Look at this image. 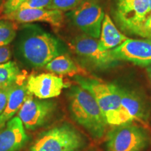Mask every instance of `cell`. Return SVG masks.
<instances>
[{
  "mask_svg": "<svg viewBox=\"0 0 151 151\" xmlns=\"http://www.w3.org/2000/svg\"><path fill=\"white\" fill-rule=\"evenodd\" d=\"M15 51L19 58L33 68L44 67L64 52L61 41L38 25L27 24L17 36Z\"/></svg>",
  "mask_w": 151,
  "mask_h": 151,
  "instance_id": "cell-1",
  "label": "cell"
},
{
  "mask_svg": "<svg viewBox=\"0 0 151 151\" xmlns=\"http://www.w3.org/2000/svg\"><path fill=\"white\" fill-rule=\"evenodd\" d=\"M67 95L69 109L73 120L86 129L94 139L102 138L108 124L93 96L79 86L71 87Z\"/></svg>",
  "mask_w": 151,
  "mask_h": 151,
  "instance_id": "cell-2",
  "label": "cell"
},
{
  "mask_svg": "<svg viewBox=\"0 0 151 151\" xmlns=\"http://www.w3.org/2000/svg\"><path fill=\"white\" fill-rule=\"evenodd\" d=\"M86 144V139L69 124H62L41 133L28 151H77Z\"/></svg>",
  "mask_w": 151,
  "mask_h": 151,
  "instance_id": "cell-3",
  "label": "cell"
},
{
  "mask_svg": "<svg viewBox=\"0 0 151 151\" xmlns=\"http://www.w3.org/2000/svg\"><path fill=\"white\" fill-rule=\"evenodd\" d=\"M120 104L118 110L106 119L108 125L116 127L132 123L145 122L150 116V106L146 97L138 90L119 86Z\"/></svg>",
  "mask_w": 151,
  "mask_h": 151,
  "instance_id": "cell-4",
  "label": "cell"
},
{
  "mask_svg": "<svg viewBox=\"0 0 151 151\" xmlns=\"http://www.w3.org/2000/svg\"><path fill=\"white\" fill-rule=\"evenodd\" d=\"M150 143L148 130L132 122L113 127L107 133L105 146L106 151H143Z\"/></svg>",
  "mask_w": 151,
  "mask_h": 151,
  "instance_id": "cell-5",
  "label": "cell"
},
{
  "mask_svg": "<svg viewBox=\"0 0 151 151\" xmlns=\"http://www.w3.org/2000/svg\"><path fill=\"white\" fill-rule=\"evenodd\" d=\"M69 45L81 63L87 67L106 70L118 65V61L113 58L110 50H104L97 39L86 34L76 36Z\"/></svg>",
  "mask_w": 151,
  "mask_h": 151,
  "instance_id": "cell-6",
  "label": "cell"
},
{
  "mask_svg": "<svg viewBox=\"0 0 151 151\" xmlns=\"http://www.w3.org/2000/svg\"><path fill=\"white\" fill-rule=\"evenodd\" d=\"M75 82L93 96L102 111L105 119L118 110L120 104L119 86L106 83L99 79L76 75L73 76Z\"/></svg>",
  "mask_w": 151,
  "mask_h": 151,
  "instance_id": "cell-7",
  "label": "cell"
},
{
  "mask_svg": "<svg viewBox=\"0 0 151 151\" xmlns=\"http://www.w3.org/2000/svg\"><path fill=\"white\" fill-rule=\"evenodd\" d=\"M104 15L98 0H84L76 8L67 13V16L83 33L99 39Z\"/></svg>",
  "mask_w": 151,
  "mask_h": 151,
  "instance_id": "cell-8",
  "label": "cell"
},
{
  "mask_svg": "<svg viewBox=\"0 0 151 151\" xmlns=\"http://www.w3.org/2000/svg\"><path fill=\"white\" fill-rule=\"evenodd\" d=\"M148 0H133L116 7L115 20L122 31L127 34L145 37L144 25L148 18Z\"/></svg>",
  "mask_w": 151,
  "mask_h": 151,
  "instance_id": "cell-9",
  "label": "cell"
},
{
  "mask_svg": "<svg viewBox=\"0 0 151 151\" xmlns=\"http://www.w3.org/2000/svg\"><path fill=\"white\" fill-rule=\"evenodd\" d=\"M55 108L53 101L34 98L29 94L18 112V116L25 129L35 130L45 124Z\"/></svg>",
  "mask_w": 151,
  "mask_h": 151,
  "instance_id": "cell-10",
  "label": "cell"
},
{
  "mask_svg": "<svg viewBox=\"0 0 151 151\" xmlns=\"http://www.w3.org/2000/svg\"><path fill=\"white\" fill-rule=\"evenodd\" d=\"M110 52L118 61L129 62L141 67L151 66V39H128Z\"/></svg>",
  "mask_w": 151,
  "mask_h": 151,
  "instance_id": "cell-11",
  "label": "cell"
},
{
  "mask_svg": "<svg viewBox=\"0 0 151 151\" xmlns=\"http://www.w3.org/2000/svg\"><path fill=\"white\" fill-rule=\"evenodd\" d=\"M70 83H66L61 76L52 73L32 74L27 78L28 92L38 99H48L58 97L64 88Z\"/></svg>",
  "mask_w": 151,
  "mask_h": 151,
  "instance_id": "cell-12",
  "label": "cell"
},
{
  "mask_svg": "<svg viewBox=\"0 0 151 151\" xmlns=\"http://www.w3.org/2000/svg\"><path fill=\"white\" fill-rule=\"evenodd\" d=\"M1 19H6L17 23H31L43 22L52 27H60L65 21V15L62 11L48 9H18Z\"/></svg>",
  "mask_w": 151,
  "mask_h": 151,
  "instance_id": "cell-13",
  "label": "cell"
},
{
  "mask_svg": "<svg viewBox=\"0 0 151 151\" xmlns=\"http://www.w3.org/2000/svg\"><path fill=\"white\" fill-rule=\"evenodd\" d=\"M27 140L24 127L18 116L10 119L0 129V151H19Z\"/></svg>",
  "mask_w": 151,
  "mask_h": 151,
  "instance_id": "cell-14",
  "label": "cell"
},
{
  "mask_svg": "<svg viewBox=\"0 0 151 151\" xmlns=\"http://www.w3.org/2000/svg\"><path fill=\"white\" fill-rule=\"evenodd\" d=\"M29 94L27 87V80H24V77L21 74L18 81L11 86L6 108L0 115V129L18 112Z\"/></svg>",
  "mask_w": 151,
  "mask_h": 151,
  "instance_id": "cell-15",
  "label": "cell"
},
{
  "mask_svg": "<svg viewBox=\"0 0 151 151\" xmlns=\"http://www.w3.org/2000/svg\"><path fill=\"white\" fill-rule=\"evenodd\" d=\"M99 39V44L101 48L104 50H110L120 46L129 38L122 35L117 29L109 15L106 14L104 17Z\"/></svg>",
  "mask_w": 151,
  "mask_h": 151,
  "instance_id": "cell-16",
  "label": "cell"
},
{
  "mask_svg": "<svg viewBox=\"0 0 151 151\" xmlns=\"http://www.w3.org/2000/svg\"><path fill=\"white\" fill-rule=\"evenodd\" d=\"M45 69L58 76H85L86 71L77 65L68 55H60L45 66Z\"/></svg>",
  "mask_w": 151,
  "mask_h": 151,
  "instance_id": "cell-17",
  "label": "cell"
},
{
  "mask_svg": "<svg viewBox=\"0 0 151 151\" xmlns=\"http://www.w3.org/2000/svg\"><path fill=\"white\" fill-rule=\"evenodd\" d=\"M20 75V69L15 62L9 61L0 65V88L4 89L11 86Z\"/></svg>",
  "mask_w": 151,
  "mask_h": 151,
  "instance_id": "cell-18",
  "label": "cell"
},
{
  "mask_svg": "<svg viewBox=\"0 0 151 151\" xmlns=\"http://www.w3.org/2000/svg\"><path fill=\"white\" fill-rule=\"evenodd\" d=\"M17 22L6 19H0V47L9 46L17 37Z\"/></svg>",
  "mask_w": 151,
  "mask_h": 151,
  "instance_id": "cell-19",
  "label": "cell"
},
{
  "mask_svg": "<svg viewBox=\"0 0 151 151\" xmlns=\"http://www.w3.org/2000/svg\"><path fill=\"white\" fill-rule=\"evenodd\" d=\"M84 0H52L46 9L58 10L62 12L71 11L83 1Z\"/></svg>",
  "mask_w": 151,
  "mask_h": 151,
  "instance_id": "cell-20",
  "label": "cell"
},
{
  "mask_svg": "<svg viewBox=\"0 0 151 151\" xmlns=\"http://www.w3.org/2000/svg\"><path fill=\"white\" fill-rule=\"evenodd\" d=\"M26 1L27 0H5L0 12L1 18L18 10L20 6Z\"/></svg>",
  "mask_w": 151,
  "mask_h": 151,
  "instance_id": "cell-21",
  "label": "cell"
},
{
  "mask_svg": "<svg viewBox=\"0 0 151 151\" xmlns=\"http://www.w3.org/2000/svg\"><path fill=\"white\" fill-rule=\"evenodd\" d=\"M51 1L52 0H27L18 9H46Z\"/></svg>",
  "mask_w": 151,
  "mask_h": 151,
  "instance_id": "cell-22",
  "label": "cell"
},
{
  "mask_svg": "<svg viewBox=\"0 0 151 151\" xmlns=\"http://www.w3.org/2000/svg\"><path fill=\"white\" fill-rule=\"evenodd\" d=\"M11 86L4 88V89L0 88V115L3 113L6 108L7 101H8L9 93L11 90Z\"/></svg>",
  "mask_w": 151,
  "mask_h": 151,
  "instance_id": "cell-23",
  "label": "cell"
},
{
  "mask_svg": "<svg viewBox=\"0 0 151 151\" xmlns=\"http://www.w3.org/2000/svg\"><path fill=\"white\" fill-rule=\"evenodd\" d=\"M12 57V52L9 46L0 47V65L10 61Z\"/></svg>",
  "mask_w": 151,
  "mask_h": 151,
  "instance_id": "cell-24",
  "label": "cell"
},
{
  "mask_svg": "<svg viewBox=\"0 0 151 151\" xmlns=\"http://www.w3.org/2000/svg\"><path fill=\"white\" fill-rule=\"evenodd\" d=\"M145 37L151 39V16L147 19L144 25Z\"/></svg>",
  "mask_w": 151,
  "mask_h": 151,
  "instance_id": "cell-25",
  "label": "cell"
},
{
  "mask_svg": "<svg viewBox=\"0 0 151 151\" xmlns=\"http://www.w3.org/2000/svg\"><path fill=\"white\" fill-rule=\"evenodd\" d=\"M133 0H116V7H119L131 2Z\"/></svg>",
  "mask_w": 151,
  "mask_h": 151,
  "instance_id": "cell-26",
  "label": "cell"
},
{
  "mask_svg": "<svg viewBox=\"0 0 151 151\" xmlns=\"http://www.w3.org/2000/svg\"><path fill=\"white\" fill-rule=\"evenodd\" d=\"M146 71H147V74L148 76L149 79H150V81H151V66H149V67L147 68Z\"/></svg>",
  "mask_w": 151,
  "mask_h": 151,
  "instance_id": "cell-27",
  "label": "cell"
},
{
  "mask_svg": "<svg viewBox=\"0 0 151 151\" xmlns=\"http://www.w3.org/2000/svg\"><path fill=\"white\" fill-rule=\"evenodd\" d=\"M149 9H148V18L151 16V0H148Z\"/></svg>",
  "mask_w": 151,
  "mask_h": 151,
  "instance_id": "cell-28",
  "label": "cell"
},
{
  "mask_svg": "<svg viewBox=\"0 0 151 151\" xmlns=\"http://www.w3.org/2000/svg\"><path fill=\"white\" fill-rule=\"evenodd\" d=\"M4 1H5V0H0V12H1V8H2L3 4H4Z\"/></svg>",
  "mask_w": 151,
  "mask_h": 151,
  "instance_id": "cell-29",
  "label": "cell"
},
{
  "mask_svg": "<svg viewBox=\"0 0 151 151\" xmlns=\"http://www.w3.org/2000/svg\"><path fill=\"white\" fill-rule=\"evenodd\" d=\"M88 151H95V150H88Z\"/></svg>",
  "mask_w": 151,
  "mask_h": 151,
  "instance_id": "cell-30",
  "label": "cell"
},
{
  "mask_svg": "<svg viewBox=\"0 0 151 151\" xmlns=\"http://www.w3.org/2000/svg\"><path fill=\"white\" fill-rule=\"evenodd\" d=\"M150 87H151V81H150Z\"/></svg>",
  "mask_w": 151,
  "mask_h": 151,
  "instance_id": "cell-31",
  "label": "cell"
}]
</instances>
